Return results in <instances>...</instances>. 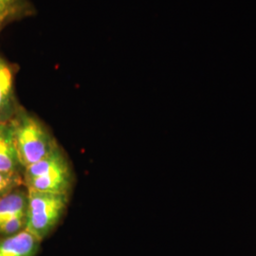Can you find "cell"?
<instances>
[{
	"mask_svg": "<svg viewBox=\"0 0 256 256\" xmlns=\"http://www.w3.org/2000/svg\"><path fill=\"white\" fill-rule=\"evenodd\" d=\"M10 122L23 169L44 158L58 146L44 124L23 108Z\"/></svg>",
	"mask_w": 256,
	"mask_h": 256,
	"instance_id": "1",
	"label": "cell"
},
{
	"mask_svg": "<svg viewBox=\"0 0 256 256\" xmlns=\"http://www.w3.org/2000/svg\"><path fill=\"white\" fill-rule=\"evenodd\" d=\"M72 182V167L59 146L23 170V184L28 191L68 194Z\"/></svg>",
	"mask_w": 256,
	"mask_h": 256,
	"instance_id": "2",
	"label": "cell"
},
{
	"mask_svg": "<svg viewBox=\"0 0 256 256\" xmlns=\"http://www.w3.org/2000/svg\"><path fill=\"white\" fill-rule=\"evenodd\" d=\"M68 194L28 190L25 230L41 242L54 230L64 216Z\"/></svg>",
	"mask_w": 256,
	"mask_h": 256,
	"instance_id": "3",
	"label": "cell"
},
{
	"mask_svg": "<svg viewBox=\"0 0 256 256\" xmlns=\"http://www.w3.org/2000/svg\"><path fill=\"white\" fill-rule=\"evenodd\" d=\"M28 190L18 187L0 198V236H9L25 230Z\"/></svg>",
	"mask_w": 256,
	"mask_h": 256,
	"instance_id": "4",
	"label": "cell"
},
{
	"mask_svg": "<svg viewBox=\"0 0 256 256\" xmlns=\"http://www.w3.org/2000/svg\"><path fill=\"white\" fill-rule=\"evenodd\" d=\"M16 66L0 56V122H8L22 108L14 90Z\"/></svg>",
	"mask_w": 256,
	"mask_h": 256,
	"instance_id": "5",
	"label": "cell"
},
{
	"mask_svg": "<svg viewBox=\"0 0 256 256\" xmlns=\"http://www.w3.org/2000/svg\"><path fill=\"white\" fill-rule=\"evenodd\" d=\"M41 243L26 230L9 236H0V256H36Z\"/></svg>",
	"mask_w": 256,
	"mask_h": 256,
	"instance_id": "6",
	"label": "cell"
},
{
	"mask_svg": "<svg viewBox=\"0 0 256 256\" xmlns=\"http://www.w3.org/2000/svg\"><path fill=\"white\" fill-rule=\"evenodd\" d=\"M10 122H0V172L22 173Z\"/></svg>",
	"mask_w": 256,
	"mask_h": 256,
	"instance_id": "7",
	"label": "cell"
},
{
	"mask_svg": "<svg viewBox=\"0 0 256 256\" xmlns=\"http://www.w3.org/2000/svg\"><path fill=\"white\" fill-rule=\"evenodd\" d=\"M36 14L30 0H0V32L12 22Z\"/></svg>",
	"mask_w": 256,
	"mask_h": 256,
	"instance_id": "8",
	"label": "cell"
},
{
	"mask_svg": "<svg viewBox=\"0 0 256 256\" xmlns=\"http://www.w3.org/2000/svg\"><path fill=\"white\" fill-rule=\"evenodd\" d=\"M23 184L22 173L0 172V198L12 190L21 187Z\"/></svg>",
	"mask_w": 256,
	"mask_h": 256,
	"instance_id": "9",
	"label": "cell"
}]
</instances>
